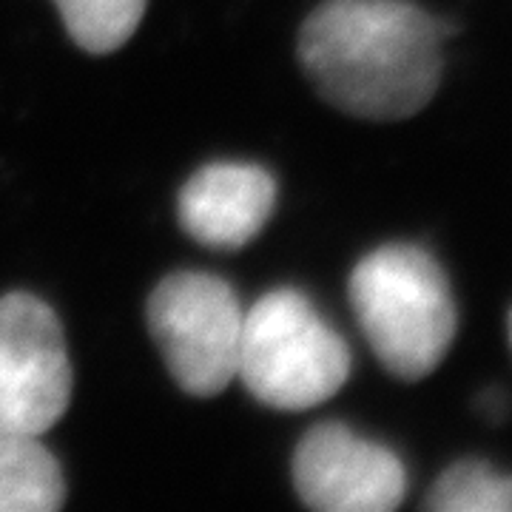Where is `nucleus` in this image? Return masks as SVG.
<instances>
[{"label": "nucleus", "instance_id": "f257e3e1", "mask_svg": "<svg viewBox=\"0 0 512 512\" xmlns=\"http://www.w3.org/2000/svg\"><path fill=\"white\" fill-rule=\"evenodd\" d=\"M447 29L410 0H325L299 57L330 106L365 120L419 114L439 89Z\"/></svg>", "mask_w": 512, "mask_h": 512}, {"label": "nucleus", "instance_id": "f03ea898", "mask_svg": "<svg viewBox=\"0 0 512 512\" xmlns=\"http://www.w3.org/2000/svg\"><path fill=\"white\" fill-rule=\"evenodd\" d=\"M348 291L370 348L396 379L419 382L444 362L456 339V299L424 248H376L353 268Z\"/></svg>", "mask_w": 512, "mask_h": 512}, {"label": "nucleus", "instance_id": "7ed1b4c3", "mask_svg": "<svg viewBox=\"0 0 512 512\" xmlns=\"http://www.w3.org/2000/svg\"><path fill=\"white\" fill-rule=\"evenodd\" d=\"M350 376V348L305 293H265L242 319L237 379L274 410H311Z\"/></svg>", "mask_w": 512, "mask_h": 512}, {"label": "nucleus", "instance_id": "20e7f679", "mask_svg": "<svg viewBox=\"0 0 512 512\" xmlns=\"http://www.w3.org/2000/svg\"><path fill=\"white\" fill-rule=\"evenodd\" d=\"M245 311L234 288L214 274L165 276L148 299V328L185 393L211 399L237 379Z\"/></svg>", "mask_w": 512, "mask_h": 512}, {"label": "nucleus", "instance_id": "39448f33", "mask_svg": "<svg viewBox=\"0 0 512 512\" xmlns=\"http://www.w3.org/2000/svg\"><path fill=\"white\" fill-rule=\"evenodd\" d=\"M72 402V365L55 311L32 293L0 299V433L43 436Z\"/></svg>", "mask_w": 512, "mask_h": 512}, {"label": "nucleus", "instance_id": "423d86ee", "mask_svg": "<svg viewBox=\"0 0 512 512\" xmlns=\"http://www.w3.org/2000/svg\"><path fill=\"white\" fill-rule=\"evenodd\" d=\"M299 498L319 512H390L407 490L404 464L393 450L356 436L345 424L311 427L293 453Z\"/></svg>", "mask_w": 512, "mask_h": 512}, {"label": "nucleus", "instance_id": "0eeeda50", "mask_svg": "<svg viewBox=\"0 0 512 512\" xmlns=\"http://www.w3.org/2000/svg\"><path fill=\"white\" fill-rule=\"evenodd\" d=\"M276 180L251 163H211L180 191V222L191 237L220 251L248 245L271 220Z\"/></svg>", "mask_w": 512, "mask_h": 512}, {"label": "nucleus", "instance_id": "6e6552de", "mask_svg": "<svg viewBox=\"0 0 512 512\" xmlns=\"http://www.w3.org/2000/svg\"><path fill=\"white\" fill-rule=\"evenodd\" d=\"M66 481L40 436L0 433V512H55Z\"/></svg>", "mask_w": 512, "mask_h": 512}, {"label": "nucleus", "instance_id": "1a4fd4ad", "mask_svg": "<svg viewBox=\"0 0 512 512\" xmlns=\"http://www.w3.org/2000/svg\"><path fill=\"white\" fill-rule=\"evenodd\" d=\"M74 43L92 55L117 52L137 32L146 0H55Z\"/></svg>", "mask_w": 512, "mask_h": 512}, {"label": "nucleus", "instance_id": "9d476101", "mask_svg": "<svg viewBox=\"0 0 512 512\" xmlns=\"http://www.w3.org/2000/svg\"><path fill=\"white\" fill-rule=\"evenodd\" d=\"M427 507L436 512H512V476L495 473L478 458L456 461L430 490Z\"/></svg>", "mask_w": 512, "mask_h": 512}, {"label": "nucleus", "instance_id": "9b49d317", "mask_svg": "<svg viewBox=\"0 0 512 512\" xmlns=\"http://www.w3.org/2000/svg\"><path fill=\"white\" fill-rule=\"evenodd\" d=\"M481 413L493 421L504 419V413H507V396L501 390H487L481 396Z\"/></svg>", "mask_w": 512, "mask_h": 512}, {"label": "nucleus", "instance_id": "f8f14e48", "mask_svg": "<svg viewBox=\"0 0 512 512\" xmlns=\"http://www.w3.org/2000/svg\"><path fill=\"white\" fill-rule=\"evenodd\" d=\"M510 342H512V313H510Z\"/></svg>", "mask_w": 512, "mask_h": 512}]
</instances>
